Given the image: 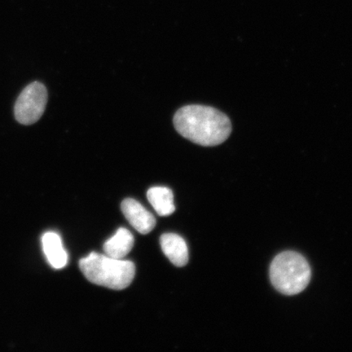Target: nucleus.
<instances>
[{"label":"nucleus","mask_w":352,"mask_h":352,"mask_svg":"<svg viewBox=\"0 0 352 352\" xmlns=\"http://www.w3.org/2000/svg\"><path fill=\"white\" fill-rule=\"evenodd\" d=\"M173 123L183 138L204 147L221 144L232 132L230 118L219 109L205 105L192 104L179 109Z\"/></svg>","instance_id":"obj_1"},{"label":"nucleus","mask_w":352,"mask_h":352,"mask_svg":"<svg viewBox=\"0 0 352 352\" xmlns=\"http://www.w3.org/2000/svg\"><path fill=\"white\" fill-rule=\"evenodd\" d=\"M79 267L90 283L114 290L129 287L135 274L133 263L95 252L82 258Z\"/></svg>","instance_id":"obj_2"},{"label":"nucleus","mask_w":352,"mask_h":352,"mask_svg":"<svg viewBox=\"0 0 352 352\" xmlns=\"http://www.w3.org/2000/svg\"><path fill=\"white\" fill-rule=\"evenodd\" d=\"M311 271L302 254L285 252L276 255L270 266V279L274 288L285 296L300 294L309 284Z\"/></svg>","instance_id":"obj_3"},{"label":"nucleus","mask_w":352,"mask_h":352,"mask_svg":"<svg viewBox=\"0 0 352 352\" xmlns=\"http://www.w3.org/2000/svg\"><path fill=\"white\" fill-rule=\"evenodd\" d=\"M47 103V91L39 82L30 83L17 98L14 116L22 125H32L41 120Z\"/></svg>","instance_id":"obj_4"},{"label":"nucleus","mask_w":352,"mask_h":352,"mask_svg":"<svg viewBox=\"0 0 352 352\" xmlns=\"http://www.w3.org/2000/svg\"><path fill=\"white\" fill-rule=\"evenodd\" d=\"M123 214L132 227L142 234H148L156 226V219L138 201L126 198L122 202Z\"/></svg>","instance_id":"obj_5"},{"label":"nucleus","mask_w":352,"mask_h":352,"mask_svg":"<svg viewBox=\"0 0 352 352\" xmlns=\"http://www.w3.org/2000/svg\"><path fill=\"white\" fill-rule=\"evenodd\" d=\"M162 252L176 267L186 266L188 262V250L186 241L175 233H166L160 237Z\"/></svg>","instance_id":"obj_6"},{"label":"nucleus","mask_w":352,"mask_h":352,"mask_svg":"<svg viewBox=\"0 0 352 352\" xmlns=\"http://www.w3.org/2000/svg\"><path fill=\"white\" fill-rule=\"evenodd\" d=\"M43 249L48 263L56 270H61L67 265L68 254L66 253L63 241L57 233L47 232L42 239Z\"/></svg>","instance_id":"obj_7"},{"label":"nucleus","mask_w":352,"mask_h":352,"mask_svg":"<svg viewBox=\"0 0 352 352\" xmlns=\"http://www.w3.org/2000/svg\"><path fill=\"white\" fill-rule=\"evenodd\" d=\"M134 245V236L125 228H121L111 239L104 244V252L109 257L122 259L129 254Z\"/></svg>","instance_id":"obj_8"},{"label":"nucleus","mask_w":352,"mask_h":352,"mask_svg":"<svg viewBox=\"0 0 352 352\" xmlns=\"http://www.w3.org/2000/svg\"><path fill=\"white\" fill-rule=\"evenodd\" d=\"M147 198L160 217H168L175 212L173 191L166 187H153L148 189Z\"/></svg>","instance_id":"obj_9"}]
</instances>
